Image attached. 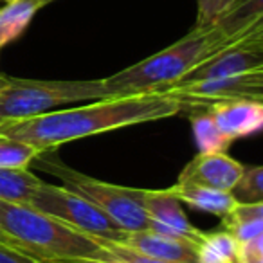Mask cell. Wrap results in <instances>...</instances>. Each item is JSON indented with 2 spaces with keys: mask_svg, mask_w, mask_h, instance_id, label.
<instances>
[{
  "mask_svg": "<svg viewBox=\"0 0 263 263\" xmlns=\"http://www.w3.org/2000/svg\"><path fill=\"white\" fill-rule=\"evenodd\" d=\"M234 40L238 38L229 36L216 26H195L186 36L170 47L103 78L105 98H126L166 90Z\"/></svg>",
  "mask_w": 263,
  "mask_h": 263,
  "instance_id": "7a4b0ae2",
  "label": "cell"
},
{
  "mask_svg": "<svg viewBox=\"0 0 263 263\" xmlns=\"http://www.w3.org/2000/svg\"><path fill=\"white\" fill-rule=\"evenodd\" d=\"M231 195L236 202L251 204V202H263V168L261 166H249L241 172L238 182L231 190Z\"/></svg>",
  "mask_w": 263,
  "mask_h": 263,
  "instance_id": "ffe728a7",
  "label": "cell"
},
{
  "mask_svg": "<svg viewBox=\"0 0 263 263\" xmlns=\"http://www.w3.org/2000/svg\"><path fill=\"white\" fill-rule=\"evenodd\" d=\"M42 152L33 144L0 136V168L27 170Z\"/></svg>",
  "mask_w": 263,
  "mask_h": 263,
  "instance_id": "d6986e66",
  "label": "cell"
},
{
  "mask_svg": "<svg viewBox=\"0 0 263 263\" xmlns=\"http://www.w3.org/2000/svg\"><path fill=\"white\" fill-rule=\"evenodd\" d=\"M222 229L238 243L263 236V202H238L226 216H222Z\"/></svg>",
  "mask_w": 263,
  "mask_h": 263,
  "instance_id": "5bb4252c",
  "label": "cell"
},
{
  "mask_svg": "<svg viewBox=\"0 0 263 263\" xmlns=\"http://www.w3.org/2000/svg\"><path fill=\"white\" fill-rule=\"evenodd\" d=\"M241 263H263V236L238 243Z\"/></svg>",
  "mask_w": 263,
  "mask_h": 263,
  "instance_id": "7402d4cb",
  "label": "cell"
},
{
  "mask_svg": "<svg viewBox=\"0 0 263 263\" xmlns=\"http://www.w3.org/2000/svg\"><path fill=\"white\" fill-rule=\"evenodd\" d=\"M197 263H241L238 241L223 229L204 233L198 243Z\"/></svg>",
  "mask_w": 263,
  "mask_h": 263,
  "instance_id": "e0dca14e",
  "label": "cell"
},
{
  "mask_svg": "<svg viewBox=\"0 0 263 263\" xmlns=\"http://www.w3.org/2000/svg\"><path fill=\"white\" fill-rule=\"evenodd\" d=\"M258 70H263V29H256L227 44L226 47L204 60L179 83L258 72Z\"/></svg>",
  "mask_w": 263,
  "mask_h": 263,
  "instance_id": "ba28073f",
  "label": "cell"
},
{
  "mask_svg": "<svg viewBox=\"0 0 263 263\" xmlns=\"http://www.w3.org/2000/svg\"><path fill=\"white\" fill-rule=\"evenodd\" d=\"M27 205L67 226L76 227L87 234L105 238V240L119 241L126 233L117 223H114L101 209H98L87 198L74 193L67 186H54V184L42 180L36 193L33 195Z\"/></svg>",
  "mask_w": 263,
  "mask_h": 263,
  "instance_id": "8992f818",
  "label": "cell"
},
{
  "mask_svg": "<svg viewBox=\"0 0 263 263\" xmlns=\"http://www.w3.org/2000/svg\"><path fill=\"white\" fill-rule=\"evenodd\" d=\"M220 130L231 141L256 136L263 126V101L259 99H231L205 106Z\"/></svg>",
  "mask_w": 263,
  "mask_h": 263,
  "instance_id": "7c38bea8",
  "label": "cell"
},
{
  "mask_svg": "<svg viewBox=\"0 0 263 263\" xmlns=\"http://www.w3.org/2000/svg\"><path fill=\"white\" fill-rule=\"evenodd\" d=\"M38 4L42 6V8H44V6H47V4H51V2H54V0H36Z\"/></svg>",
  "mask_w": 263,
  "mask_h": 263,
  "instance_id": "484cf974",
  "label": "cell"
},
{
  "mask_svg": "<svg viewBox=\"0 0 263 263\" xmlns=\"http://www.w3.org/2000/svg\"><path fill=\"white\" fill-rule=\"evenodd\" d=\"M0 2H4V4H9V2H15V0H0Z\"/></svg>",
  "mask_w": 263,
  "mask_h": 263,
  "instance_id": "4316f807",
  "label": "cell"
},
{
  "mask_svg": "<svg viewBox=\"0 0 263 263\" xmlns=\"http://www.w3.org/2000/svg\"><path fill=\"white\" fill-rule=\"evenodd\" d=\"M0 229L27 252L47 263L99 259L103 252L94 234H87L18 202L0 200Z\"/></svg>",
  "mask_w": 263,
  "mask_h": 263,
  "instance_id": "3957f363",
  "label": "cell"
},
{
  "mask_svg": "<svg viewBox=\"0 0 263 263\" xmlns=\"http://www.w3.org/2000/svg\"><path fill=\"white\" fill-rule=\"evenodd\" d=\"M36 168L51 173L62 179L63 186L72 190L74 193L87 198L90 204L101 209L114 223L124 231H141L148 229V216L141 205V190L134 187L116 186L98 180L90 175L69 168L62 161L56 159H44L42 154L33 161Z\"/></svg>",
  "mask_w": 263,
  "mask_h": 263,
  "instance_id": "5b68a950",
  "label": "cell"
},
{
  "mask_svg": "<svg viewBox=\"0 0 263 263\" xmlns=\"http://www.w3.org/2000/svg\"><path fill=\"white\" fill-rule=\"evenodd\" d=\"M141 205L148 216V229L187 238L195 243L204 238V231L187 220L182 204L168 190H141Z\"/></svg>",
  "mask_w": 263,
  "mask_h": 263,
  "instance_id": "9c48e42d",
  "label": "cell"
},
{
  "mask_svg": "<svg viewBox=\"0 0 263 263\" xmlns=\"http://www.w3.org/2000/svg\"><path fill=\"white\" fill-rule=\"evenodd\" d=\"M168 191L180 204H187L195 209L211 213L218 218L226 216L238 204L229 191L215 190V187L202 186V184L175 182L172 187H168Z\"/></svg>",
  "mask_w": 263,
  "mask_h": 263,
  "instance_id": "4fadbf2b",
  "label": "cell"
},
{
  "mask_svg": "<svg viewBox=\"0 0 263 263\" xmlns=\"http://www.w3.org/2000/svg\"><path fill=\"white\" fill-rule=\"evenodd\" d=\"M162 92L173 96L182 103V114L205 108L211 103L231 101V99L263 101V70L177 83Z\"/></svg>",
  "mask_w": 263,
  "mask_h": 263,
  "instance_id": "52a82bcc",
  "label": "cell"
},
{
  "mask_svg": "<svg viewBox=\"0 0 263 263\" xmlns=\"http://www.w3.org/2000/svg\"><path fill=\"white\" fill-rule=\"evenodd\" d=\"M42 179L27 170H4L0 168V200L29 204L36 193Z\"/></svg>",
  "mask_w": 263,
  "mask_h": 263,
  "instance_id": "ac0fdd59",
  "label": "cell"
},
{
  "mask_svg": "<svg viewBox=\"0 0 263 263\" xmlns=\"http://www.w3.org/2000/svg\"><path fill=\"white\" fill-rule=\"evenodd\" d=\"M76 263H121V261H116V259H110V258L101 256V258L96 259V261H92V259H80V261H76Z\"/></svg>",
  "mask_w": 263,
  "mask_h": 263,
  "instance_id": "d4e9b609",
  "label": "cell"
},
{
  "mask_svg": "<svg viewBox=\"0 0 263 263\" xmlns=\"http://www.w3.org/2000/svg\"><path fill=\"white\" fill-rule=\"evenodd\" d=\"M0 243L11 245V247H15V249H22V251H26V249H24L22 245H20V243H16V241L13 240L11 236H8V234H6V233H4V231H2V229H0ZM26 252H27V251H26ZM29 254H31V252H29Z\"/></svg>",
  "mask_w": 263,
  "mask_h": 263,
  "instance_id": "cb8c5ba5",
  "label": "cell"
},
{
  "mask_svg": "<svg viewBox=\"0 0 263 263\" xmlns=\"http://www.w3.org/2000/svg\"><path fill=\"white\" fill-rule=\"evenodd\" d=\"M117 243H123L144 256L170 263H197L198 243L182 236L157 233L152 229L126 231Z\"/></svg>",
  "mask_w": 263,
  "mask_h": 263,
  "instance_id": "30bf717a",
  "label": "cell"
},
{
  "mask_svg": "<svg viewBox=\"0 0 263 263\" xmlns=\"http://www.w3.org/2000/svg\"><path fill=\"white\" fill-rule=\"evenodd\" d=\"M218 0H198V15L195 26H211Z\"/></svg>",
  "mask_w": 263,
  "mask_h": 263,
  "instance_id": "603a6c76",
  "label": "cell"
},
{
  "mask_svg": "<svg viewBox=\"0 0 263 263\" xmlns=\"http://www.w3.org/2000/svg\"><path fill=\"white\" fill-rule=\"evenodd\" d=\"M42 9L36 0H15L0 8V49L20 38Z\"/></svg>",
  "mask_w": 263,
  "mask_h": 263,
  "instance_id": "9a60e30c",
  "label": "cell"
},
{
  "mask_svg": "<svg viewBox=\"0 0 263 263\" xmlns=\"http://www.w3.org/2000/svg\"><path fill=\"white\" fill-rule=\"evenodd\" d=\"M0 263H47V261H42L40 258L22 251V249H15L11 245L0 243Z\"/></svg>",
  "mask_w": 263,
  "mask_h": 263,
  "instance_id": "44dd1931",
  "label": "cell"
},
{
  "mask_svg": "<svg viewBox=\"0 0 263 263\" xmlns=\"http://www.w3.org/2000/svg\"><path fill=\"white\" fill-rule=\"evenodd\" d=\"M190 121L200 154H220V152L229 150L233 141L220 130L218 124L215 123V119L209 116L205 108L190 112Z\"/></svg>",
  "mask_w": 263,
  "mask_h": 263,
  "instance_id": "2e32d148",
  "label": "cell"
},
{
  "mask_svg": "<svg viewBox=\"0 0 263 263\" xmlns=\"http://www.w3.org/2000/svg\"><path fill=\"white\" fill-rule=\"evenodd\" d=\"M182 114V103L166 92L103 98L85 106H72L22 121L0 124V136L36 146L42 154L70 141L99 136L134 124L161 121Z\"/></svg>",
  "mask_w": 263,
  "mask_h": 263,
  "instance_id": "6da1fadb",
  "label": "cell"
},
{
  "mask_svg": "<svg viewBox=\"0 0 263 263\" xmlns=\"http://www.w3.org/2000/svg\"><path fill=\"white\" fill-rule=\"evenodd\" d=\"M105 98L101 80H29L0 74V124Z\"/></svg>",
  "mask_w": 263,
  "mask_h": 263,
  "instance_id": "277c9868",
  "label": "cell"
},
{
  "mask_svg": "<svg viewBox=\"0 0 263 263\" xmlns=\"http://www.w3.org/2000/svg\"><path fill=\"white\" fill-rule=\"evenodd\" d=\"M243 164L236 159L229 157L227 152L220 154H200L198 152L186 168L180 172L177 182H193L202 184V186L215 187V190L229 191L238 182Z\"/></svg>",
  "mask_w": 263,
  "mask_h": 263,
  "instance_id": "8fae6325",
  "label": "cell"
}]
</instances>
